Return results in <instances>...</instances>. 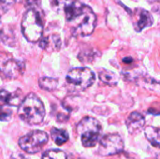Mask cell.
Listing matches in <instances>:
<instances>
[{"mask_svg": "<svg viewBox=\"0 0 160 159\" xmlns=\"http://www.w3.org/2000/svg\"><path fill=\"white\" fill-rule=\"evenodd\" d=\"M145 126V119L143 115L138 112H133L130 113L127 120V127L128 132L132 135L140 133Z\"/></svg>", "mask_w": 160, "mask_h": 159, "instance_id": "cell-10", "label": "cell"}, {"mask_svg": "<svg viewBox=\"0 0 160 159\" xmlns=\"http://www.w3.org/2000/svg\"><path fill=\"white\" fill-rule=\"evenodd\" d=\"M38 82H39V87L46 91H52V90L56 89V87L58 85L57 79L50 78V77H41L39 79Z\"/></svg>", "mask_w": 160, "mask_h": 159, "instance_id": "cell-15", "label": "cell"}, {"mask_svg": "<svg viewBox=\"0 0 160 159\" xmlns=\"http://www.w3.org/2000/svg\"><path fill=\"white\" fill-rule=\"evenodd\" d=\"M12 116L11 110L8 109L7 106H0V120L8 121Z\"/></svg>", "mask_w": 160, "mask_h": 159, "instance_id": "cell-17", "label": "cell"}, {"mask_svg": "<svg viewBox=\"0 0 160 159\" xmlns=\"http://www.w3.org/2000/svg\"><path fill=\"white\" fill-rule=\"evenodd\" d=\"M0 39L8 46H14L16 43L14 33L8 26H6L0 30Z\"/></svg>", "mask_w": 160, "mask_h": 159, "instance_id": "cell-14", "label": "cell"}, {"mask_svg": "<svg viewBox=\"0 0 160 159\" xmlns=\"http://www.w3.org/2000/svg\"><path fill=\"white\" fill-rule=\"evenodd\" d=\"M77 132L79 136H81L82 145L86 148H91L98 143L102 127L96 118L87 116L82 118L78 124Z\"/></svg>", "mask_w": 160, "mask_h": 159, "instance_id": "cell-3", "label": "cell"}, {"mask_svg": "<svg viewBox=\"0 0 160 159\" xmlns=\"http://www.w3.org/2000/svg\"><path fill=\"white\" fill-rule=\"evenodd\" d=\"M52 7L65 14L67 22L78 36H89L96 27L97 16L93 9L78 0H53Z\"/></svg>", "mask_w": 160, "mask_h": 159, "instance_id": "cell-1", "label": "cell"}, {"mask_svg": "<svg viewBox=\"0 0 160 159\" xmlns=\"http://www.w3.org/2000/svg\"><path fill=\"white\" fill-rule=\"evenodd\" d=\"M144 133H145V137L146 139L150 142V143L158 148L159 147V129L158 127H147L144 129Z\"/></svg>", "mask_w": 160, "mask_h": 159, "instance_id": "cell-11", "label": "cell"}, {"mask_svg": "<svg viewBox=\"0 0 160 159\" xmlns=\"http://www.w3.org/2000/svg\"><path fill=\"white\" fill-rule=\"evenodd\" d=\"M10 159H29L28 157H26L25 156H23L22 154H21V153H14L12 156H11V157Z\"/></svg>", "mask_w": 160, "mask_h": 159, "instance_id": "cell-20", "label": "cell"}, {"mask_svg": "<svg viewBox=\"0 0 160 159\" xmlns=\"http://www.w3.org/2000/svg\"><path fill=\"white\" fill-rule=\"evenodd\" d=\"M122 159H134V158H130V157H123Z\"/></svg>", "mask_w": 160, "mask_h": 159, "instance_id": "cell-22", "label": "cell"}, {"mask_svg": "<svg viewBox=\"0 0 160 159\" xmlns=\"http://www.w3.org/2000/svg\"><path fill=\"white\" fill-rule=\"evenodd\" d=\"M40 5V0H25V6L30 7L29 9H36Z\"/></svg>", "mask_w": 160, "mask_h": 159, "instance_id": "cell-19", "label": "cell"}, {"mask_svg": "<svg viewBox=\"0 0 160 159\" xmlns=\"http://www.w3.org/2000/svg\"><path fill=\"white\" fill-rule=\"evenodd\" d=\"M24 65L13 58H7L0 62V75L5 79H16L23 71Z\"/></svg>", "mask_w": 160, "mask_h": 159, "instance_id": "cell-8", "label": "cell"}, {"mask_svg": "<svg viewBox=\"0 0 160 159\" xmlns=\"http://www.w3.org/2000/svg\"><path fill=\"white\" fill-rule=\"evenodd\" d=\"M99 79L102 82L110 85H115L118 82V78L115 73H113L111 70L107 69H102L98 72Z\"/></svg>", "mask_w": 160, "mask_h": 159, "instance_id": "cell-13", "label": "cell"}, {"mask_svg": "<svg viewBox=\"0 0 160 159\" xmlns=\"http://www.w3.org/2000/svg\"><path fill=\"white\" fill-rule=\"evenodd\" d=\"M133 19L135 29L138 32H141L142 30L150 27L154 22L151 13L142 8H138L134 11Z\"/></svg>", "mask_w": 160, "mask_h": 159, "instance_id": "cell-9", "label": "cell"}, {"mask_svg": "<svg viewBox=\"0 0 160 159\" xmlns=\"http://www.w3.org/2000/svg\"><path fill=\"white\" fill-rule=\"evenodd\" d=\"M18 115L28 125H39L45 117L44 104L36 94L31 93L26 96L19 105Z\"/></svg>", "mask_w": 160, "mask_h": 159, "instance_id": "cell-2", "label": "cell"}, {"mask_svg": "<svg viewBox=\"0 0 160 159\" xmlns=\"http://www.w3.org/2000/svg\"><path fill=\"white\" fill-rule=\"evenodd\" d=\"M51 136L57 145H62L68 141V133L64 129L52 127L51 129Z\"/></svg>", "mask_w": 160, "mask_h": 159, "instance_id": "cell-12", "label": "cell"}, {"mask_svg": "<svg viewBox=\"0 0 160 159\" xmlns=\"http://www.w3.org/2000/svg\"><path fill=\"white\" fill-rule=\"evenodd\" d=\"M22 32L30 42H38L43 34V22L36 9H28L22 20Z\"/></svg>", "mask_w": 160, "mask_h": 159, "instance_id": "cell-4", "label": "cell"}, {"mask_svg": "<svg viewBox=\"0 0 160 159\" xmlns=\"http://www.w3.org/2000/svg\"><path fill=\"white\" fill-rule=\"evenodd\" d=\"M48 135L42 130H33L19 140V146L27 154H37L48 142Z\"/></svg>", "mask_w": 160, "mask_h": 159, "instance_id": "cell-6", "label": "cell"}, {"mask_svg": "<svg viewBox=\"0 0 160 159\" xmlns=\"http://www.w3.org/2000/svg\"><path fill=\"white\" fill-rule=\"evenodd\" d=\"M15 2L16 0H0V8L4 12H7L14 6Z\"/></svg>", "mask_w": 160, "mask_h": 159, "instance_id": "cell-18", "label": "cell"}, {"mask_svg": "<svg viewBox=\"0 0 160 159\" xmlns=\"http://www.w3.org/2000/svg\"><path fill=\"white\" fill-rule=\"evenodd\" d=\"M42 159H67V156L65 152L59 149H52L46 151L43 156Z\"/></svg>", "mask_w": 160, "mask_h": 159, "instance_id": "cell-16", "label": "cell"}, {"mask_svg": "<svg viewBox=\"0 0 160 159\" xmlns=\"http://www.w3.org/2000/svg\"><path fill=\"white\" fill-rule=\"evenodd\" d=\"M123 62L126 63V64H129V63L132 62V58L131 57H126V58L123 59Z\"/></svg>", "mask_w": 160, "mask_h": 159, "instance_id": "cell-21", "label": "cell"}, {"mask_svg": "<svg viewBox=\"0 0 160 159\" xmlns=\"http://www.w3.org/2000/svg\"><path fill=\"white\" fill-rule=\"evenodd\" d=\"M66 81L72 90L82 91L93 85L96 81V76L88 67H75L68 71Z\"/></svg>", "mask_w": 160, "mask_h": 159, "instance_id": "cell-5", "label": "cell"}, {"mask_svg": "<svg viewBox=\"0 0 160 159\" xmlns=\"http://www.w3.org/2000/svg\"><path fill=\"white\" fill-rule=\"evenodd\" d=\"M98 152L102 157H110L121 154L124 151V141L119 134H108L99 142Z\"/></svg>", "mask_w": 160, "mask_h": 159, "instance_id": "cell-7", "label": "cell"}]
</instances>
